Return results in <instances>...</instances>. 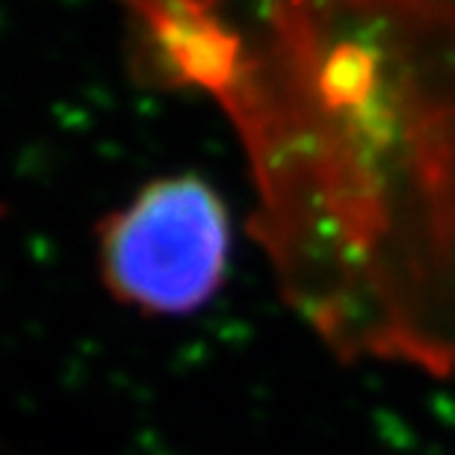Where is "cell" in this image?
<instances>
[{
  "label": "cell",
  "instance_id": "1",
  "mask_svg": "<svg viewBox=\"0 0 455 455\" xmlns=\"http://www.w3.org/2000/svg\"><path fill=\"white\" fill-rule=\"evenodd\" d=\"M228 251V213L198 178L154 180L101 228L107 287L145 314L198 311L222 287Z\"/></svg>",
  "mask_w": 455,
  "mask_h": 455
}]
</instances>
